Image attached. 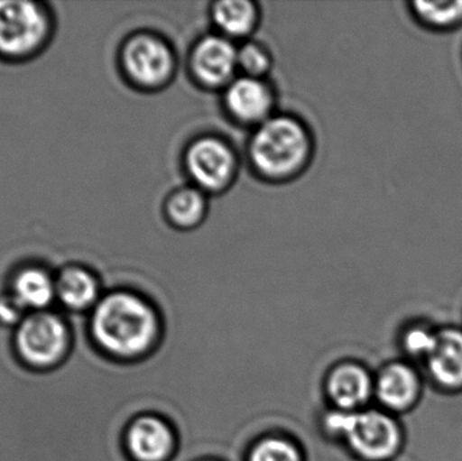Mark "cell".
<instances>
[{"label": "cell", "mask_w": 462, "mask_h": 461, "mask_svg": "<svg viewBox=\"0 0 462 461\" xmlns=\"http://www.w3.org/2000/svg\"><path fill=\"white\" fill-rule=\"evenodd\" d=\"M99 291L97 275L83 265H67L57 275L56 298L69 310L97 306Z\"/></svg>", "instance_id": "13"}, {"label": "cell", "mask_w": 462, "mask_h": 461, "mask_svg": "<svg viewBox=\"0 0 462 461\" xmlns=\"http://www.w3.org/2000/svg\"><path fill=\"white\" fill-rule=\"evenodd\" d=\"M53 32V14L43 3L0 0V59L26 61L38 56Z\"/></svg>", "instance_id": "3"}, {"label": "cell", "mask_w": 462, "mask_h": 461, "mask_svg": "<svg viewBox=\"0 0 462 461\" xmlns=\"http://www.w3.org/2000/svg\"><path fill=\"white\" fill-rule=\"evenodd\" d=\"M129 448L140 461H162L170 454L172 435L164 422L156 419H141L129 432Z\"/></svg>", "instance_id": "17"}, {"label": "cell", "mask_w": 462, "mask_h": 461, "mask_svg": "<svg viewBox=\"0 0 462 461\" xmlns=\"http://www.w3.org/2000/svg\"><path fill=\"white\" fill-rule=\"evenodd\" d=\"M208 213V195L192 184L175 189L165 199L164 214L175 229H197L203 224Z\"/></svg>", "instance_id": "15"}, {"label": "cell", "mask_w": 462, "mask_h": 461, "mask_svg": "<svg viewBox=\"0 0 462 461\" xmlns=\"http://www.w3.org/2000/svg\"><path fill=\"white\" fill-rule=\"evenodd\" d=\"M425 383L420 367L399 360L382 368L374 379V395L388 413H409L422 401Z\"/></svg>", "instance_id": "10"}, {"label": "cell", "mask_w": 462, "mask_h": 461, "mask_svg": "<svg viewBox=\"0 0 462 461\" xmlns=\"http://www.w3.org/2000/svg\"><path fill=\"white\" fill-rule=\"evenodd\" d=\"M250 461H299V455L287 441L269 438L255 447Z\"/></svg>", "instance_id": "21"}, {"label": "cell", "mask_w": 462, "mask_h": 461, "mask_svg": "<svg viewBox=\"0 0 462 461\" xmlns=\"http://www.w3.org/2000/svg\"><path fill=\"white\" fill-rule=\"evenodd\" d=\"M314 154L311 132L301 119L274 114L253 129L247 159L255 175L271 183H284L306 171Z\"/></svg>", "instance_id": "1"}, {"label": "cell", "mask_w": 462, "mask_h": 461, "mask_svg": "<svg viewBox=\"0 0 462 461\" xmlns=\"http://www.w3.org/2000/svg\"><path fill=\"white\" fill-rule=\"evenodd\" d=\"M156 332L153 309L133 292H113L95 306L92 333L106 351L116 356L143 354L156 337Z\"/></svg>", "instance_id": "2"}, {"label": "cell", "mask_w": 462, "mask_h": 461, "mask_svg": "<svg viewBox=\"0 0 462 461\" xmlns=\"http://www.w3.org/2000/svg\"><path fill=\"white\" fill-rule=\"evenodd\" d=\"M24 309L21 303L13 297V294H5L0 297V322L5 325L21 324L23 321Z\"/></svg>", "instance_id": "22"}, {"label": "cell", "mask_w": 462, "mask_h": 461, "mask_svg": "<svg viewBox=\"0 0 462 461\" xmlns=\"http://www.w3.org/2000/svg\"><path fill=\"white\" fill-rule=\"evenodd\" d=\"M183 160L192 186L208 195L226 191L238 175V156L230 143L218 135L206 134L192 140Z\"/></svg>", "instance_id": "6"}, {"label": "cell", "mask_w": 462, "mask_h": 461, "mask_svg": "<svg viewBox=\"0 0 462 461\" xmlns=\"http://www.w3.org/2000/svg\"><path fill=\"white\" fill-rule=\"evenodd\" d=\"M217 32L233 41H247L260 23V10L250 0H219L210 8Z\"/></svg>", "instance_id": "12"}, {"label": "cell", "mask_w": 462, "mask_h": 461, "mask_svg": "<svg viewBox=\"0 0 462 461\" xmlns=\"http://www.w3.org/2000/svg\"><path fill=\"white\" fill-rule=\"evenodd\" d=\"M272 65V53L263 43L247 40L238 46L239 75L265 78L271 72Z\"/></svg>", "instance_id": "20"}, {"label": "cell", "mask_w": 462, "mask_h": 461, "mask_svg": "<svg viewBox=\"0 0 462 461\" xmlns=\"http://www.w3.org/2000/svg\"><path fill=\"white\" fill-rule=\"evenodd\" d=\"M189 69L202 88L222 89L239 75L238 46L221 34H208L192 46Z\"/></svg>", "instance_id": "8"}, {"label": "cell", "mask_w": 462, "mask_h": 461, "mask_svg": "<svg viewBox=\"0 0 462 461\" xmlns=\"http://www.w3.org/2000/svg\"><path fill=\"white\" fill-rule=\"evenodd\" d=\"M439 327H434L429 321L417 319L404 327L401 335V348L404 360L422 367L436 348L439 341Z\"/></svg>", "instance_id": "18"}, {"label": "cell", "mask_w": 462, "mask_h": 461, "mask_svg": "<svg viewBox=\"0 0 462 461\" xmlns=\"http://www.w3.org/2000/svg\"><path fill=\"white\" fill-rule=\"evenodd\" d=\"M10 292L24 310L45 311L56 298V278L43 267L27 265L14 275Z\"/></svg>", "instance_id": "14"}, {"label": "cell", "mask_w": 462, "mask_h": 461, "mask_svg": "<svg viewBox=\"0 0 462 461\" xmlns=\"http://www.w3.org/2000/svg\"><path fill=\"white\" fill-rule=\"evenodd\" d=\"M412 13L433 29H449L462 22V0L458 2H414Z\"/></svg>", "instance_id": "19"}, {"label": "cell", "mask_w": 462, "mask_h": 461, "mask_svg": "<svg viewBox=\"0 0 462 461\" xmlns=\"http://www.w3.org/2000/svg\"><path fill=\"white\" fill-rule=\"evenodd\" d=\"M426 382L442 394L462 392V327H439V341L423 363Z\"/></svg>", "instance_id": "11"}, {"label": "cell", "mask_w": 462, "mask_h": 461, "mask_svg": "<svg viewBox=\"0 0 462 461\" xmlns=\"http://www.w3.org/2000/svg\"><path fill=\"white\" fill-rule=\"evenodd\" d=\"M222 103L231 121L254 129L274 115L276 94L266 78L238 75L224 89Z\"/></svg>", "instance_id": "9"}, {"label": "cell", "mask_w": 462, "mask_h": 461, "mask_svg": "<svg viewBox=\"0 0 462 461\" xmlns=\"http://www.w3.org/2000/svg\"><path fill=\"white\" fill-rule=\"evenodd\" d=\"M328 394L345 410L358 408L374 394V381L364 368L344 365L328 381Z\"/></svg>", "instance_id": "16"}, {"label": "cell", "mask_w": 462, "mask_h": 461, "mask_svg": "<svg viewBox=\"0 0 462 461\" xmlns=\"http://www.w3.org/2000/svg\"><path fill=\"white\" fill-rule=\"evenodd\" d=\"M326 425L331 432L344 435L350 447L366 460H391L403 448V429L388 411L334 413L328 417Z\"/></svg>", "instance_id": "4"}, {"label": "cell", "mask_w": 462, "mask_h": 461, "mask_svg": "<svg viewBox=\"0 0 462 461\" xmlns=\"http://www.w3.org/2000/svg\"><path fill=\"white\" fill-rule=\"evenodd\" d=\"M125 78L143 91H159L175 78L176 54L171 43L151 32L130 35L119 51Z\"/></svg>", "instance_id": "5"}, {"label": "cell", "mask_w": 462, "mask_h": 461, "mask_svg": "<svg viewBox=\"0 0 462 461\" xmlns=\"http://www.w3.org/2000/svg\"><path fill=\"white\" fill-rule=\"evenodd\" d=\"M68 340L67 325L48 311L24 317L16 332L19 354L29 364L40 368L56 364L67 351Z\"/></svg>", "instance_id": "7"}]
</instances>
